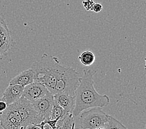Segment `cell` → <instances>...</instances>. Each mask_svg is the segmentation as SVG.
Returning <instances> with one entry per match:
<instances>
[{"mask_svg":"<svg viewBox=\"0 0 146 129\" xmlns=\"http://www.w3.org/2000/svg\"><path fill=\"white\" fill-rule=\"evenodd\" d=\"M111 128H118V129H126L127 127L120 122L116 119L115 118L108 115V120L106 122L104 129H111Z\"/></svg>","mask_w":146,"mask_h":129,"instance_id":"9a60e30c","label":"cell"},{"mask_svg":"<svg viewBox=\"0 0 146 129\" xmlns=\"http://www.w3.org/2000/svg\"><path fill=\"white\" fill-rule=\"evenodd\" d=\"M11 45V37L10 32L0 36V55H4L9 51Z\"/></svg>","mask_w":146,"mask_h":129,"instance_id":"7c38bea8","label":"cell"},{"mask_svg":"<svg viewBox=\"0 0 146 129\" xmlns=\"http://www.w3.org/2000/svg\"><path fill=\"white\" fill-rule=\"evenodd\" d=\"M24 88V86L19 85H9L0 99L5 101L8 106L15 103L22 97Z\"/></svg>","mask_w":146,"mask_h":129,"instance_id":"9c48e42d","label":"cell"},{"mask_svg":"<svg viewBox=\"0 0 146 129\" xmlns=\"http://www.w3.org/2000/svg\"><path fill=\"white\" fill-rule=\"evenodd\" d=\"M145 128H146V124H145Z\"/></svg>","mask_w":146,"mask_h":129,"instance_id":"cb8c5ba5","label":"cell"},{"mask_svg":"<svg viewBox=\"0 0 146 129\" xmlns=\"http://www.w3.org/2000/svg\"><path fill=\"white\" fill-rule=\"evenodd\" d=\"M34 82V73L31 68L20 73L9 81V85H19L26 86Z\"/></svg>","mask_w":146,"mask_h":129,"instance_id":"8fae6325","label":"cell"},{"mask_svg":"<svg viewBox=\"0 0 146 129\" xmlns=\"http://www.w3.org/2000/svg\"><path fill=\"white\" fill-rule=\"evenodd\" d=\"M54 100L63 107L67 113H72L75 107V96L65 93H57L54 95Z\"/></svg>","mask_w":146,"mask_h":129,"instance_id":"30bf717a","label":"cell"},{"mask_svg":"<svg viewBox=\"0 0 146 129\" xmlns=\"http://www.w3.org/2000/svg\"><path fill=\"white\" fill-rule=\"evenodd\" d=\"M94 3L93 0H83L82 1V5L86 11H92Z\"/></svg>","mask_w":146,"mask_h":129,"instance_id":"ac0fdd59","label":"cell"},{"mask_svg":"<svg viewBox=\"0 0 146 129\" xmlns=\"http://www.w3.org/2000/svg\"><path fill=\"white\" fill-rule=\"evenodd\" d=\"M62 65L60 60L52 55L44 54L40 59L32 65L34 73V81L42 83L54 95L58 74Z\"/></svg>","mask_w":146,"mask_h":129,"instance_id":"7a4b0ae2","label":"cell"},{"mask_svg":"<svg viewBox=\"0 0 146 129\" xmlns=\"http://www.w3.org/2000/svg\"><path fill=\"white\" fill-rule=\"evenodd\" d=\"M94 69L83 70L80 83L75 91V107L73 116H79L83 110L92 107H103L110 103V97L106 95H100L94 86L93 76L96 73Z\"/></svg>","mask_w":146,"mask_h":129,"instance_id":"6da1fadb","label":"cell"},{"mask_svg":"<svg viewBox=\"0 0 146 129\" xmlns=\"http://www.w3.org/2000/svg\"><path fill=\"white\" fill-rule=\"evenodd\" d=\"M16 103L25 128L29 125H36L39 128L38 125L40 124L42 120L32 103L22 96Z\"/></svg>","mask_w":146,"mask_h":129,"instance_id":"5b68a950","label":"cell"},{"mask_svg":"<svg viewBox=\"0 0 146 129\" xmlns=\"http://www.w3.org/2000/svg\"><path fill=\"white\" fill-rule=\"evenodd\" d=\"M0 128H1V129H3V127L1 126V123H0Z\"/></svg>","mask_w":146,"mask_h":129,"instance_id":"7402d4cb","label":"cell"},{"mask_svg":"<svg viewBox=\"0 0 146 129\" xmlns=\"http://www.w3.org/2000/svg\"><path fill=\"white\" fill-rule=\"evenodd\" d=\"M144 61H145V65H144V69L146 70V57L144 58Z\"/></svg>","mask_w":146,"mask_h":129,"instance_id":"44dd1931","label":"cell"},{"mask_svg":"<svg viewBox=\"0 0 146 129\" xmlns=\"http://www.w3.org/2000/svg\"><path fill=\"white\" fill-rule=\"evenodd\" d=\"M75 128V117L73 116L72 113H67L63 118V122H62L60 129H74Z\"/></svg>","mask_w":146,"mask_h":129,"instance_id":"2e32d148","label":"cell"},{"mask_svg":"<svg viewBox=\"0 0 146 129\" xmlns=\"http://www.w3.org/2000/svg\"><path fill=\"white\" fill-rule=\"evenodd\" d=\"M103 5L100 3H95L93 6L92 11L95 13H100L102 11Z\"/></svg>","mask_w":146,"mask_h":129,"instance_id":"d6986e66","label":"cell"},{"mask_svg":"<svg viewBox=\"0 0 146 129\" xmlns=\"http://www.w3.org/2000/svg\"><path fill=\"white\" fill-rule=\"evenodd\" d=\"M81 77L74 68L62 66L55 86V94L65 93L75 96V91L80 83Z\"/></svg>","mask_w":146,"mask_h":129,"instance_id":"3957f363","label":"cell"},{"mask_svg":"<svg viewBox=\"0 0 146 129\" xmlns=\"http://www.w3.org/2000/svg\"><path fill=\"white\" fill-rule=\"evenodd\" d=\"M0 123L4 129L25 128L16 103L8 106L6 109L1 112Z\"/></svg>","mask_w":146,"mask_h":129,"instance_id":"8992f818","label":"cell"},{"mask_svg":"<svg viewBox=\"0 0 146 129\" xmlns=\"http://www.w3.org/2000/svg\"><path fill=\"white\" fill-rule=\"evenodd\" d=\"M108 114L102 107H96L85 110L79 115L80 124L82 129H104Z\"/></svg>","mask_w":146,"mask_h":129,"instance_id":"277c9868","label":"cell"},{"mask_svg":"<svg viewBox=\"0 0 146 129\" xmlns=\"http://www.w3.org/2000/svg\"><path fill=\"white\" fill-rule=\"evenodd\" d=\"M8 32H9V30L6 23L5 22V21L1 17H0V36Z\"/></svg>","mask_w":146,"mask_h":129,"instance_id":"e0dca14e","label":"cell"},{"mask_svg":"<svg viewBox=\"0 0 146 129\" xmlns=\"http://www.w3.org/2000/svg\"><path fill=\"white\" fill-rule=\"evenodd\" d=\"M78 59L83 65L88 67L94 64L96 60V57L95 54L91 50H86L80 54Z\"/></svg>","mask_w":146,"mask_h":129,"instance_id":"4fadbf2b","label":"cell"},{"mask_svg":"<svg viewBox=\"0 0 146 129\" xmlns=\"http://www.w3.org/2000/svg\"><path fill=\"white\" fill-rule=\"evenodd\" d=\"M1 112H0V116H1Z\"/></svg>","mask_w":146,"mask_h":129,"instance_id":"603a6c76","label":"cell"},{"mask_svg":"<svg viewBox=\"0 0 146 129\" xmlns=\"http://www.w3.org/2000/svg\"><path fill=\"white\" fill-rule=\"evenodd\" d=\"M49 92L46 86L42 83L34 81L24 86L22 96L33 103L46 95Z\"/></svg>","mask_w":146,"mask_h":129,"instance_id":"ba28073f","label":"cell"},{"mask_svg":"<svg viewBox=\"0 0 146 129\" xmlns=\"http://www.w3.org/2000/svg\"><path fill=\"white\" fill-rule=\"evenodd\" d=\"M7 107H8V105H7L5 101L0 99V112L4 111L6 109Z\"/></svg>","mask_w":146,"mask_h":129,"instance_id":"ffe728a7","label":"cell"},{"mask_svg":"<svg viewBox=\"0 0 146 129\" xmlns=\"http://www.w3.org/2000/svg\"><path fill=\"white\" fill-rule=\"evenodd\" d=\"M54 102V95L49 92L42 97L32 103L42 122L50 118Z\"/></svg>","mask_w":146,"mask_h":129,"instance_id":"52a82bcc","label":"cell"},{"mask_svg":"<svg viewBox=\"0 0 146 129\" xmlns=\"http://www.w3.org/2000/svg\"><path fill=\"white\" fill-rule=\"evenodd\" d=\"M67 114V113L65 112V110L63 109V107H61L56 101L54 100L50 117V119H60L62 118H64Z\"/></svg>","mask_w":146,"mask_h":129,"instance_id":"5bb4252c","label":"cell"}]
</instances>
